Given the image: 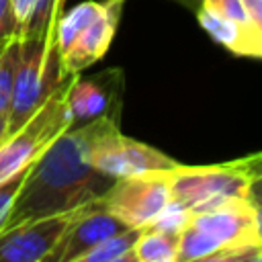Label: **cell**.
Wrapping results in <instances>:
<instances>
[{
	"label": "cell",
	"mask_w": 262,
	"mask_h": 262,
	"mask_svg": "<svg viewBox=\"0 0 262 262\" xmlns=\"http://www.w3.org/2000/svg\"><path fill=\"white\" fill-rule=\"evenodd\" d=\"M242 4L248 10V14L262 25V0H242Z\"/></svg>",
	"instance_id": "obj_21"
},
{
	"label": "cell",
	"mask_w": 262,
	"mask_h": 262,
	"mask_svg": "<svg viewBox=\"0 0 262 262\" xmlns=\"http://www.w3.org/2000/svg\"><path fill=\"white\" fill-rule=\"evenodd\" d=\"M106 121L117 119L102 117L80 127H68L43 149L31 164L2 229L80 209L111 188L115 178L96 170L88 160V147Z\"/></svg>",
	"instance_id": "obj_1"
},
{
	"label": "cell",
	"mask_w": 262,
	"mask_h": 262,
	"mask_svg": "<svg viewBox=\"0 0 262 262\" xmlns=\"http://www.w3.org/2000/svg\"><path fill=\"white\" fill-rule=\"evenodd\" d=\"M111 262H137V260H135V256H133V250H127L125 254L117 256V258H115V260H111Z\"/></svg>",
	"instance_id": "obj_22"
},
{
	"label": "cell",
	"mask_w": 262,
	"mask_h": 262,
	"mask_svg": "<svg viewBox=\"0 0 262 262\" xmlns=\"http://www.w3.org/2000/svg\"><path fill=\"white\" fill-rule=\"evenodd\" d=\"M18 53H20L18 37L6 41L0 47V115H6V117H8V108H10V100H12Z\"/></svg>",
	"instance_id": "obj_15"
},
{
	"label": "cell",
	"mask_w": 262,
	"mask_h": 262,
	"mask_svg": "<svg viewBox=\"0 0 262 262\" xmlns=\"http://www.w3.org/2000/svg\"><path fill=\"white\" fill-rule=\"evenodd\" d=\"M0 47H2V45H0Z\"/></svg>",
	"instance_id": "obj_26"
},
{
	"label": "cell",
	"mask_w": 262,
	"mask_h": 262,
	"mask_svg": "<svg viewBox=\"0 0 262 262\" xmlns=\"http://www.w3.org/2000/svg\"><path fill=\"white\" fill-rule=\"evenodd\" d=\"M20 53L14 76L12 100L6 117V137L20 129L63 84L74 76L66 74L55 49V31L45 37L18 39Z\"/></svg>",
	"instance_id": "obj_5"
},
{
	"label": "cell",
	"mask_w": 262,
	"mask_h": 262,
	"mask_svg": "<svg viewBox=\"0 0 262 262\" xmlns=\"http://www.w3.org/2000/svg\"><path fill=\"white\" fill-rule=\"evenodd\" d=\"M68 84L53 92L49 100L20 129L0 141V182L20 168L31 166L43 154V149L72 125V117L66 104Z\"/></svg>",
	"instance_id": "obj_6"
},
{
	"label": "cell",
	"mask_w": 262,
	"mask_h": 262,
	"mask_svg": "<svg viewBox=\"0 0 262 262\" xmlns=\"http://www.w3.org/2000/svg\"><path fill=\"white\" fill-rule=\"evenodd\" d=\"M6 137V115H0V141Z\"/></svg>",
	"instance_id": "obj_24"
},
{
	"label": "cell",
	"mask_w": 262,
	"mask_h": 262,
	"mask_svg": "<svg viewBox=\"0 0 262 262\" xmlns=\"http://www.w3.org/2000/svg\"><path fill=\"white\" fill-rule=\"evenodd\" d=\"M18 37V20L12 8V0H0V45Z\"/></svg>",
	"instance_id": "obj_20"
},
{
	"label": "cell",
	"mask_w": 262,
	"mask_h": 262,
	"mask_svg": "<svg viewBox=\"0 0 262 262\" xmlns=\"http://www.w3.org/2000/svg\"><path fill=\"white\" fill-rule=\"evenodd\" d=\"M78 209L37 217L0 231V262H41L55 246Z\"/></svg>",
	"instance_id": "obj_11"
},
{
	"label": "cell",
	"mask_w": 262,
	"mask_h": 262,
	"mask_svg": "<svg viewBox=\"0 0 262 262\" xmlns=\"http://www.w3.org/2000/svg\"><path fill=\"white\" fill-rule=\"evenodd\" d=\"M260 256H262V246H256V248H237V250H217L213 254L188 262H254Z\"/></svg>",
	"instance_id": "obj_19"
},
{
	"label": "cell",
	"mask_w": 262,
	"mask_h": 262,
	"mask_svg": "<svg viewBox=\"0 0 262 262\" xmlns=\"http://www.w3.org/2000/svg\"><path fill=\"white\" fill-rule=\"evenodd\" d=\"M192 213H188L182 205L168 201V205L156 215V219L147 225L149 229H160V231H168V233H182V229L188 225ZM145 229V227H143Z\"/></svg>",
	"instance_id": "obj_17"
},
{
	"label": "cell",
	"mask_w": 262,
	"mask_h": 262,
	"mask_svg": "<svg viewBox=\"0 0 262 262\" xmlns=\"http://www.w3.org/2000/svg\"><path fill=\"white\" fill-rule=\"evenodd\" d=\"M29 168H31V166L20 168L18 172L10 174L8 178H4V180L0 182V231H2V227H4V223H6V217H8V213H10L12 201H14L16 192H18V188H20V184H23V180H25Z\"/></svg>",
	"instance_id": "obj_18"
},
{
	"label": "cell",
	"mask_w": 262,
	"mask_h": 262,
	"mask_svg": "<svg viewBox=\"0 0 262 262\" xmlns=\"http://www.w3.org/2000/svg\"><path fill=\"white\" fill-rule=\"evenodd\" d=\"M254 262H262V256H260V258H256V260H254Z\"/></svg>",
	"instance_id": "obj_25"
},
{
	"label": "cell",
	"mask_w": 262,
	"mask_h": 262,
	"mask_svg": "<svg viewBox=\"0 0 262 262\" xmlns=\"http://www.w3.org/2000/svg\"><path fill=\"white\" fill-rule=\"evenodd\" d=\"M100 199L106 211L125 227L143 229L170 201L168 170L115 178Z\"/></svg>",
	"instance_id": "obj_8"
},
{
	"label": "cell",
	"mask_w": 262,
	"mask_h": 262,
	"mask_svg": "<svg viewBox=\"0 0 262 262\" xmlns=\"http://www.w3.org/2000/svg\"><path fill=\"white\" fill-rule=\"evenodd\" d=\"M12 8L18 20V39L45 37L55 31L66 0H12Z\"/></svg>",
	"instance_id": "obj_13"
},
{
	"label": "cell",
	"mask_w": 262,
	"mask_h": 262,
	"mask_svg": "<svg viewBox=\"0 0 262 262\" xmlns=\"http://www.w3.org/2000/svg\"><path fill=\"white\" fill-rule=\"evenodd\" d=\"M88 160L96 170L113 178L172 170L178 166V162L164 151L143 141L125 137L121 133L119 121H106L96 133L88 147Z\"/></svg>",
	"instance_id": "obj_7"
},
{
	"label": "cell",
	"mask_w": 262,
	"mask_h": 262,
	"mask_svg": "<svg viewBox=\"0 0 262 262\" xmlns=\"http://www.w3.org/2000/svg\"><path fill=\"white\" fill-rule=\"evenodd\" d=\"M194 14L199 25L211 35V39L223 45L227 51L239 57H254V59L262 55V27L221 16L203 6H199Z\"/></svg>",
	"instance_id": "obj_12"
},
{
	"label": "cell",
	"mask_w": 262,
	"mask_h": 262,
	"mask_svg": "<svg viewBox=\"0 0 262 262\" xmlns=\"http://www.w3.org/2000/svg\"><path fill=\"white\" fill-rule=\"evenodd\" d=\"M123 86L125 76L119 68L102 70L90 78L74 76L66 90V104L72 117L70 127H80L102 117L121 121Z\"/></svg>",
	"instance_id": "obj_9"
},
{
	"label": "cell",
	"mask_w": 262,
	"mask_h": 262,
	"mask_svg": "<svg viewBox=\"0 0 262 262\" xmlns=\"http://www.w3.org/2000/svg\"><path fill=\"white\" fill-rule=\"evenodd\" d=\"M176 2H182L184 6H188V8L194 12V10L201 6V2H203V0H176Z\"/></svg>",
	"instance_id": "obj_23"
},
{
	"label": "cell",
	"mask_w": 262,
	"mask_h": 262,
	"mask_svg": "<svg viewBox=\"0 0 262 262\" xmlns=\"http://www.w3.org/2000/svg\"><path fill=\"white\" fill-rule=\"evenodd\" d=\"M256 246H262L260 205L252 201H231L190 217L180 233L178 262H188L217 250Z\"/></svg>",
	"instance_id": "obj_4"
},
{
	"label": "cell",
	"mask_w": 262,
	"mask_h": 262,
	"mask_svg": "<svg viewBox=\"0 0 262 262\" xmlns=\"http://www.w3.org/2000/svg\"><path fill=\"white\" fill-rule=\"evenodd\" d=\"M180 233H168L160 229H139L133 244V256L137 262H178Z\"/></svg>",
	"instance_id": "obj_14"
},
{
	"label": "cell",
	"mask_w": 262,
	"mask_h": 262,
	"mask_svg": "<svg viewBox=\"0 0 262 262\" xmlns=\"http://www.w3.org/2000/svg\"><path fill=\"white\" fill-rule=\"evenodd\" d=\"M170 201L196 215L231 201H252L260 205L262 156L254 154L223 164L186 166L168 170Z\"/></svg>",
	"instance_id": "obj_2"
},
{
	"label": "cell",
	"mask_w": 262,
	"mask_h": 262,
	"mask_svg": "<svg viewBox=\"0 0 262 262\" xmlns=\"http://www.w3.org/2000/svg\"><path fill=\"white\" fill-rule=\"evenodd\" d=\"M137 233H139V229H125V231L104 239L102 244L90 248L88 252L74 258L72 262H111L117 256H121V254H125L127 250L133 248V244L137 239Z\"/></svg>",
	"instance_id": "obj_16"
},
{
	"label": "cell",
	"mask_w": 262,
	"mask_h": 262,
	"mask_svg": "<svg viewBox=\"0 0 262 262\" xmlns=\"http://www.w3.org/2000/svg\"><path fill=\"white\" fill-rule=\"evenodd\" d=\"M125 0H86L63 10L55 25V49L66 74H82L108 51Z\"/></svg>",
	"instance_id": "obj_3"
},
{
	"label": "cell",
	"mask_w": 262,
	"mask_h": 262,
	"mask_svg": "<svg viewBox=\"0 0 262 262\" xmlns=\"http://www.w3.org/2000/svg\"><path fill=\"white\" fill-rule=\"evenodd\" d=\"M125 229L129 227H125L106 211L102 199H94L76 211L74 219L68 223L55 246L45 254L41 262H72L90 248Z\"/></svg>",
	"instance_id": "obj_10"
}]
</instances>
